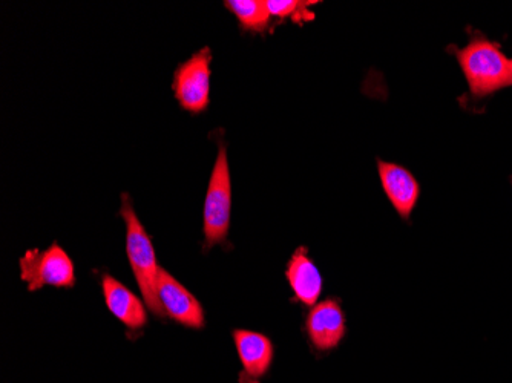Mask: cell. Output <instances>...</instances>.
Here are the masks:
<instances>
[{"label": "cell", "instance_id": "6da1fadb", "mask_svg": "<svg viewBox=\"0 0 512 383\" xmlns=\"http://www.w3.org/2000/svg\"><path fill=\"white\" fill-rule=\"evenodd\" d=\"M120 213H122L126 224V253H128L129 264L134 270L135 279H137L140 292L145 298L146 307L161 318V316H165L160 298H158V273H160L161 267L158 266L151 236L148 235L145 227L135 215L131 198L126 194L122 195Z\"/></svg>", "mask_w": 512, "mask_h": 383}, {"label": "cell", "instance_id": "7a4b0ae2", "mask_svg": "<svg viewBox=\"0 0 512 383\" xmlns=\"http://www.w3.org/2000/svg\"><path fill=\"white\" fill-rule=\"evenodd\" d=\"M471 92L485 97L512 86V60L490 40L476 39L457 54Z\"/></svg>", "mask_w": 512, "mask_h": 383}, {"label": "cell", "instance_id": "3957f363", "mask_svg": "<svg viewBox=\"0 0 512 383\" xmlns=\"http://www.w3.org/2000/svg\"><path fill=\"white\" fill-rule=\"evenodd\" d=\"M230 212H232V181H230L226 146L220 143V151L215 160L214 171H212L206 200H204L203 232L207 249L223 243L227 238Z\"/></svg>", "mask_w": 512, "mask_h": 383}, {"label": "cell", "instance_id": "277c9868", "mask_svg": "<svg viewBox=\"0 0 512 383\" xmlns=\"http://www.w3.org/2000/svg\"><path fill=\"white\" fill-rule=\"evenodd\" d=\"M19 266L20 278L27 282L30 292L43 289L46 285L71 289L76 284L73 259L59 244H53L46 250H28L20 258Z\"/></svg>", "mask_w": 512, "mask_h": 383}, {"label": "cell", "instance_id": "5b68a950", "mask_svg": "<svg viewBox=\"0 0 512 383\" xmlns=\"http://www.w3.org/2000/svg\"><path fill=\"white\" fill-rule=\"evenodd\" d=\"M211 62V50L203 48L191 59L181 63L175 71L172 89H174L175 99L184 111L200 114L209 106Z\"/></svg>", "mask_w": 512, "mask_h": 383}, {"label": "cell", "instance_id": "8992f818", "mask_svg": "<svg viewBox=\"0 0 512 383\" xmlns=\"http://www.w3.org/2000/svg\"><path fill=\"white\" fill-rule=\"evenodd\" d=\"M158 298L165 315L172 321L189 328L204 327V310L200 301L165 269L158 273Z\"/></svg>", "mask_w": 512, "mask_h": 383}, {"label": "cell", "instance_id": "52a82bcc", "mask_svg": "<svg viewBox=\"0 0 512 383\" xmlns=\"http://www.w3.org/2000/svg\"><path fill=\"white\" fill-rule=\"evenodd\" d=\"M306 331L319 350H332L344 339L345 316L336 299L319 302L306 319Z\"/></svg>", "mask_w": 512, "mask_h": 383}, {"label": "cell", "instance_id": "ba28073f", "mask_svg": "<svg viewBox=\"0 0 512 383\" xmlns=\"http://www.w3.org/2000/svg\"><path fill=\"white\" fill-rule=\"evenodd\" d=\"M378 171L385 195L396 212L402 218L410 217L421 194V187L416 178L405 167L387 161H379Z\"/></svg>", "mask_w": 512, "mask_h": 383}, {"label": "cell", "instance_id": "9c48e42d", "mask_svg": "<svg viewBox=\"0 0 512 383\" xmlns=\"http://www.w3.org/2000/svg\"><path fill=\"white\" fill-rule=\"evenodd\" d=\"M102 289L106 307L115 318L131 330L145 327L148 313L142 299H138L126 285L109 275L103 276Z\"/></svg>", "mask_w": 512, "mask_h": 383}, {"label": "cell", "instance_id": "30bf717a", "mask_svg": "<svg viewBox=\"0 0 512 383\" xmlns=\"http://www.w3.org/2000/svg\"><path fill=\"white\" fill-rule=\"evenodd\" d=\"M234 341L247 376L252 379L264 376L273 361V345L270 339L256 331L235 330Z\"/></svg>", "mask_w": 512, "mask_h": 383}, {"label": "cell", "instance_id": "8fae6325", "mask_svg": "<svg viewBox=\"0 0 512 383\" xmlns=\"http://www.w3.org/2000/svg\"><path fill=\"white\" fill-rule=\"evenodd\" d=\"M287 279L296 299L302 304L315 305L318 302L322 292L321 273L304 247L293 253L287 267Z\"/></svg>", "mask_w": 512, "mask_h": 383}, {"label": "cell", "instance_id": "7c38bea8", "mask_svg": "<svg viewBox=\"0 0 512 383\" xmlns=\"http://www.w3.org/2000/svg\"><path fill=\"white\" fill-rule=\"evenodd\" d=\"M224 5L235 14L244 30L264 31L269 25L270 11L263 0H230Z\"/></svg>", "mask_w": 512, "mask_h": 383}, {"label": "cell", "instance_id": "4fadbf2b", "mask_svg": "<svg viewBox=\"0 0 512 383\" xmlns=\"http://www.w3.org/2000/svg\"><path fill=\"white\" fill-rule=\"evenodd\" d=\"M315 2H299V0H269L267 7H269L270 16L281 17L286 19L290 17L293 20H312L313 14L307 11L310 5Z\"/></svg>", "mask_w": 512, "mask_h": 383}]
</instances>
